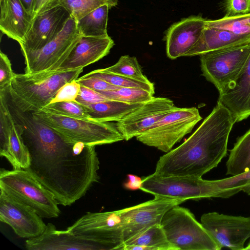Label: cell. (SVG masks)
Here are the masks:
<instances>
[{
  "label": "cell",
  "instance_id": "cell-14",
  "mask_svg": "<svg viewBox=\"0 0 250 250\" xmlns=\"http://www.w3.org/2000/svg\"><path fill=\"white\" fill-rule=\"evenodd\" d=\"M184 202L169 197L154 196L152 200L120 209L124 242L151 226L160 224L169 209Z\"/></svg>",
  "mask_w": 250,
  "mask_h": 250
},
{
  "label": "cell",
  "instance_id": "cell-15",
  "mask_svg": "<svg viewBox=\"0 0 250 250\" xmlns=\"http://www.w3.org/2000/svg\"><path fill=\"white\" fill-rule=\"evenodd\" d=\"M42 218L30 206L0 190V220L18 236L30 239L41 235L46 228Z\"/></svg>",
  "mask_w": 250,
  "mask_h": 250
},
{
  "label": "cell",
  "instance_id": "cell-43",
  "mask_svg": "<svg viewBox=\"0 0 250 250\" xmlns=\"http://www.w3.org/2000/svg\"><path fill=\"white\" fill-rule=\"evenodd\" d=\"M54 0H36L33 18Z\"/></svg>",
  "mask_w": 250,
  "mask_h": 250
},
{
  "label": "cell",
  "instance_id": "cell-24",
  "mask_svg": "<svg viewBox=\"0 0 250 250\" xmlns=\"http://www.w3.org/2000/svg\"><path fill=\"white\" fill-rule=\"evenodd\" d=\"M143 104L144 103L131 104L107 100L83 106L90 120L109 122L122 120Z\"/></svg>",
  "mask_w": 250,
  "mask_h": 250
},
{
  "label": "cell",
  "instance_id": "cell-12",
  "mask_svg": "<svg viewBox=\"0 0 250 250\" xmlns=\"http://www.w3.org/2000/svg\"><path fill=\"white\" fill-rule=\"evenodd\" d=\"M71 17L69 13L54 0L32 19L30 28L20 44L23 53L37 51L53 40Z\"/></svg>",
  "mask_w": 250,
  "mask_h": 250
},
{
  "label": "cell",
  "instance_id": "cell-38",
  "mask_svg": "<svg viewBox=\"0 0 250 250\" xmlns=\"http://www.w3.org/2000/svg\"><path fill=\"white\" fill-rule=\"evenodd\" d=\"M223 4L226 16L250 13V0H224Z\"/></svg>",
  "mask_w": 250,
  "mask_h": 250
},
{
  "label": "cell",
  "instance_id": "cell-36",
  "mask_svg": "<svg viewBox=\"0 0 250 250\" xmlns=\"http://www.w3.org/2000/svg\"><path fill=\"white\" fill-rule=\"evenodd\" d=\"M80 89L81 84L76 80L68 82L58 90L50 103L75 101Z\"/></svg>",
  "mask_w": 250,
  "mask_h": 250
},
{
  "label": "cell",
  "instance_id": "cell-4",
  "mask_svg": "<svg viewBox=\"0 0 250 250\" xmlns=\"http://www.w3.org/2000/svg\"><path fill=\"white\" fill-rule=\"evenodd\" d=\"M33 113L40 121L69 141L96 146L124 140L116 124L72 118L43 110Z\"/></svg>",
  "mask_w": 250,
  "mask_h": 250
},
{
  "label": "cell",
  "instance_id": "cell-6",
  "mask_svg": "<svg viewBox=\"0 0 250 250\" xmlns=\"http://www.w3.org/2000/svg\"><path fill=\"white\" fill-rule=\"evenodd\" d=\"M168 241L177 250H220L221 248L187 208L176 206L160 223Z\"/></svg>",
  "mask_w": 250,
  "mask_h": 250
},
{
  "label": "cell",
  "instance_id": "cell-33",
  "mask_svg": "<svg viewBox=\"0 0 250 250\" xmlns=\"http://www.w3.org/2000/svg\"><path fill=\"white\" fill-rule=\"evenodd\" d=\"M103 69L145 82H150L143 73L142 67L135 57L122 56L115 64Z\"/></svg>",
  "mask_w": 250,
  "mask_h": 250
},
{
  "label": "cell",
  "instance_id": "cell-1",
  "mask_svg": "<svg viewBox=\"0 0 250 250\" xmlns=\"http://www.w3.org/2000/svg\"><path fill=\"white\" fill-rule=\"evenodd\" d=\"M30 164L26 169L51 192L59 204L71 206L99 180L94 146L65 140L34 117L22 124Z\"/></svg>",
  "mask_w": 250,
  "mask_h": 250
},
{
  "label": "cell",
  "instance_id": "cell-26",
  "mask_svg": "<svg viewBox=\"0 0 250 250\" xmlns=\"http://www.w3.org/2000/svg\"><path fill=\"white\" fill-rule=\"evenodd\" d=\"M108 5L100 6L77 21L78 30L82 36L104 37L107 32Z\"/></svg>",
  "mask_w": 250,
  "mask_h": 250
},
{
  "label": "cell",
  "instance_id": "cell-28",
  "mask_svg": "<svg viewBox=\"0 0 250 250\" xmlns=\"http://www.w3.org/2000/svg\"><path fill=\"white\" fill-rule=\"evenodd\" d=\"M205 25L228 31L238 35H250V13L211 20H207Z\"/></svg>",
  "mask_w": 250,
  "mask_h": 250
},
{
  "label": "cell",
  "instance_id": "cell-34",
  "mask_svg": "<svg viewBox=\"0 0 250 250\" xmlns=\"http://www.w3.org/2000/svg\"><path fill=\"white\" fill-rule=\"evenodd\" d=\"M41 110L56 115L90 120L84 107L75 101L50 103Z\"/></svg>",
  "mask_w": 250,
  "mask_h": 250
},
{
  "label": "cell",
  "instance_id": "cell-44",
  "mask_svg": "<svg viewBox=\"0 0 250 250\" xmlns=\"http://www.w3.org/2000/svg\"><path fill=\"white\" fill-rule=\"evenodd\" d=\"M245 250H250V241L247 246L244 248Z\"/></svg>",
  "mask_w": 250,
  "mask_h": 250
},
{
  "label": "cell",
  "instance_id": "cell-23",
  "mask_svg": "<svg viewBox=\"0 0 250 250\" xmlns=\"http://www.w3.org/2000/svg\"><path fill=\"white\" fill-rule=\"evenodd\" d=\"M121 250H177L160 224L151 226L125 240Z\"/></svg>",
  "mask_w": 250,
  "mask_h": 250
},
{
  "label": "cell",
  "instance_id": "cell-32",
  "mask_svg": "<svg viewBox=\"0 0 250 250\" xmlns=\"http://www.w3.org/2000/svg\"><path fill=\"white\" fill-rule=\"evenodd\" d=\"M99 93L108 99L131 104L144 103L154 95L148 90L136 87H121Z\"/></svg>",
  "mask_w": 250,
  "mask_h": 250
},
{
  "label": "cell",
  "instance_id": "cell-37",
  "mask_svg": "<svg viewBox=\"0 0 250 250\" xmlns=\"http://www.w3.org/2000/svg\"><path fill=\"white\" fill-rule=\"evenodd\" d=\"M76 80L81 85L98 92L112 90L121 88L113 85L99 78L88 76L86 74L78 78Z\"/></svg>",
  "mask_w": 250,
  "mask_h": 250
},
{
  "label": "cell",
  "instance_id": "cell-27",
  "mask_svg": "<svg viewBox=\"0 0 250 250\" xmlns=\"http://www.w3.org/2000/svg\"><path fill=\"white\" fill-rule=\"evenodd\" d=\"M9 163L13 169H27L30 164V154L24 143L22 129L12 118L9 136Z\"/></svg>",
  "mask_w": 250,
  "mask_h": 250
},
{
  "label": "cell",
  "instance_id": "cell-19",
  "mask_svg": "<svg viewBox=\"0 0 250 250\" xmlns=\"http://www.w3.org/2000/svg\"><path fill=\"white\" fill-rule=\"evenodd\" d=\"M217 102L228 109L235 122L250 116V53L237 78L219 92Z\"/></svg>",
  "mask_w": 250,
  "mask_h": 250
},
{
  "label": "cell",
  "instance_id": "cell-41",
  "mask_svg": "<svg viewBox=\"0 0 250 250\" xmlns=\"http://www.w3.org/2000/svg\"><path fill=\"white\" fill-rule=\"evenodd\" d=\"M128 181L124 185V187L129 190H136L140 189L142 184V179L137 175L128 174L127 175Z\"/></svg>",
  "mask_w": 250,
  "mask_h": 250
},
{
  "label": "cell",
  "instance_id": "cell-3",
  "mask_svg": "<svg viewBox=\"0 0 250 250\" xmlns=\"http://www.w3.org/2000/svg\"><path fill=\"white\" fill-rule=\"evenodd\" d=\"M83 68L15 74L5 92L19 109L35 113L49 104L65 83L77 80Z\"/></svg>",
  "mask_w": 250,
  "mask_h": 250
},
{
  "label": "cell",
  "instance_id": "cell-42",
  "mask_svg": "<svg viewBox=\"0 0 250 250\" xmlns=\"http://www.w3.org/2000/svg\"><path fill=\"white\" fill-rule=\"evenodd\" d=\"M21 1L26 12L33 18L36 0H21Z\"/></svg>",
  "mask_w": 250,
  "mask_h": 250
},
{
  "label": "cell",
  "instance_id": "cell-13",
  "mask_svg": "<svg viewBox=\"0 0 250 250\" xmlns=\"http://www.w3.org/2000/svg\"><path fill=\"white\" fill-rule=\"evenodd\" d=\"M201 223L221 249L244 250L250 238V217L211 212L201 216Z\"/></svg>",
  "mask_w": 250,
  "mask_h": 250
},
{
  "label": "cell",
  "instance_id": "cell-21",
  "mask_svg": "<svg viewBox=\"0 0 250 250\" xmlns=\"http://www.w3.org/2000/svg\"><path fill=\"white\" fill-rule=\"evenodd\" d=\"M0 30L21 44L31 25L32 17L21 0H0Z\"/></svg>",
  "mask_w": 250,
  "mask_h": 250
},
{
  "label": "cell",
  "instance_id": "cell-30",
  "mask_svg": "<svg viewBox=\"0 0 250 250\" xmlns=\"http://www.w3.org/2000/svg\"><path fill=\"white\" fill-rule=\"evenodd\" d=\"M12 117L4 90H0V155L10 160L9 136Z\"/></svg>",
  "mask_w": 250,
  "mask_h": 250
},
{
  "label": "cell",
  "instance_id": "cell-29",
  "mask_svg": "<svg viewBox=\"0 0 250 250\" xmlns=\"http://www.w3.org/2000/svg\"><path fill=\"white\" fill-rule=\"evenodd\" d=\"M77 21L95 9L103 5L110 8L116 6L118 0H57Z\"/></svg>",
  "mask_w": 250,
  "mask_h": 250
},
{
  "label": "cell",
  "instance_id": "cell-11",
  "mask_svg": "<svg viewBox=\"0 0 250 250\" xmlns=\"http://www.w3.org/2000/svg\"><path fill=\"white\" fill-rule=\"evenodd\" d=\"M66 230L78 236L103 242L111 250H121L124 243L121 210L88 212Z\"/></svg>",
  "mask_w": 250,
  "mask_h": 250
},
{
  "label": "cell",
  "instance_id": "cell-22",
  "mask_svg": "<svg viewBox=\"0 0 250 250\" xmlns=\"http://www.w3.org/2000/svg\"><path fill=\"white\" fill-rule=\"evenodd\" d=\"M250 42V35H238L227 30L205 25L200 39L185 57L200 55Z\"/></svg>",
  "mask_w": 250,
  "mask_h": 250
},
{
  "label": "cell",
  "instance_id": "cell-31",
  "mask_svg": "<svg viewBox=\"0 0 250 250\" xmlns=\"http://www.w3.org/2000/svg\"><path fill=\"white\" fill-rule=\"evenodd\" d=\"M99 78L106 82L118 87L140 88L149 91L153 94L155 93L154 84L151 82H145L140 80L129 78L104 71L103 69L95 70L86 74Z\"/></svg>",
  "mask_w": 250,
  "mask_h": 250
},
{
  "label": "cell",
  "instance_id": "cell-16",
  "mask_svg": "<svg viewBox=\"0 0 250 250\" xmlns=\"http://www.w3.org/2000/svg\"><path fill=\"white\" fill-rule=\"evenodd\" d=\"M177 107L167 98L153 97L122 120L116 127L124 138L129 140L149 130L158 121Z\"/></svg>",
  "mask_w": 250,
  "mask_h": 250
},
{
  "label": "cell",
  "instance_id": "cell-9",
  "mask_svg": "<svg viewBox=\"0 0 250 250\" xmlns=\"http://www.w3.org/2000/svg\"><path fill=\"white\" fill-rule=\"evenodd\" d=\"M250 53V42L202 54V75L220 92L237 78Z\"/></svg>",
  "mask_w": 250,
  "mask_h": 250
},
{
  "label": "cell",
  "instance_id": "cell-40",
  "mask_svg": "<svg viewBox=\"0 0 250 250\" xmlns=\"http://www.w3.org/2000/svg\"><path fill=\"white\" fill-rule=\"evenodd\" d=\"M108 99L99 92L81 85L80 91L75 100V101L83 105L104 101Z\"/></svg>",
  "mask_w": 250,
  "mask_h": 250
},
{
  "label": "cell",
  "instance_id": "cell-20",
  "mask_svg": "<svg viewBox=\"0 0 250 250\" xmlns=\"http://www.w3.org/2000/svg\"><path fill=\"white\" fill-rule=\"evenodd\" d=\"M114 45L113 40L109 36L104 37L82 36L58 70L83 68L108 55Z\"/></svg>",
  "mask_w": 250,
  "mask_h": 250
},
{
  "label": "cell",
  "instance_id": "cell-7",
  "mask_svg": "<svg viewBox=\"0 0 250 250\" xmlns=\"http://www.w3.org/2000/svg\"><path fill=\"white\" fill-rule=\"evenodd\" d=\"M140 189L154 196L169 197L184 201L231 196L229 191L215 188L211 180L186 176L165 177L154 173L142 179Z\"/></svg>",
  "mask_w": 250,
  "mask_h": 250
},
{
  "label": "cell",
  "instance_id": "cell-5",
  "mask_svg": "<svg viewBox=\"0 0 250 250\" xmlns=\"http://www.w3.org/2000/svg\"><path fill=\"white\" fill-rule=\"evenodd\" d=\"M0 189L30 206L42 218H57L61 213L53 194L26 169L1 168Z\"/></svg>",
  "mask_w": 250,
  "mask_h": 250
},
{
  "label": "cell",
  "instance_id": "cell-39",
  "mask_svg": "<svg viewBox=\"0 0 250 250\" xmlns=\"http://www.w3.org/2000/svg\"><path fill=\"white\" fill-rule=\"evenodd\" d=\"M14 73L12 64L7 56L0 53V90L7 88L11 84Z\"/></svg>",
  "mask_w": 250,
  "mask_h": 250
},
{
  "label": "cell",
  "instance_id": "cell-18",
  "mask_svg": "<svg viewBox=\"0 0 250 250\" xmlns=\"http://www.w3.org/2000/svg\"><path fill=\"white\" fill-rule=\"evenodd\" d=\"M206 21L200 15L191 16L172 24L166 35L167 56L172 60L185 56L200 39Z\"/></svg>",
  "mask_w": 250,
  "mask_h": 250
},
{
  "label": "cell",
  "instance_id": "cell-10",
  "mask_svg": "<svg viewBox=\"0 0 250 250\" xmlns=\"http://www.w3.org/2000/svg\"><path fill=\"white\" fill-rule=\"evenodd\" d=\"M77 21L71 17L61 32L42 48L23 53L25 73L58 70L81 37Z\"/></svg>",
  "mask_w": 250,
  "mask_h": 250
},
{
  "label": "cell",
  "instance_id": "cell-17",
  "mask_svg": "<svg viewBox=\"0 0 250 250\" xmlns=\"http://www.w3.org/2000/svg\"><path fill=\"white\" fill-rule=\"evenodd\" d=\"M25 248L28 250H111L103 242L78 236L67 230H57L50 223L41 235L27 239Z\"/></svg>",
  "mask_w": 250,
  "mask_h": 250
},
{
  "label": "cell",
  "instance_id": "cell-25",
  "mask_svg": "<svg viewBox=\"0 0 250 250\" xmlns=\"http://www.w3.org/2000/svg\"><path fill=\"white\" fill-rule=\"evenodd\" d=\"M226 174L236 175L250 170V129L237 139L226 162Z\"/></svg>",
  "mask_w": 250,
  "mask_h": 250
},
{
  "label": "cell",
  "instance_id": "cell-8",
  "mask_svg": "<svg viewBox=\"0 0 250 250\" xmlns=\"http://www.w3.org/2000/svg\"><path fill=\"white\" fill-rule=\"evenodd\" d=\"M202 119L195 107H177L158 121L149 130L137 136L144 145L167 152L184 137L191 132Z\"/></svg>",
  "mask_w": 250,
  "mask_h": 250
},
{
  "label": "cell",
  "instance_id": "cell-2",
  "mask_svg": "<svg viewBox=\"0 0 250 250\" xmlns=\"http://www.w3.org/2000/svg\"><path fill=\"white\" fill-rule=\"evenodd\" d=\"M235 123L228 109L217 102L189 137L160 157L154 173L202 178L226 156L229 135Z\"/></svg>",
  "mask_w": 250,
  "mask_h": 250
},
{
  "label": "cell",
  "instance_id": "cell-35",
  "mask_svg": "<svg viewBox=\"0 0 250 250\" xmlns=\"http://www.w3.org/2000/svg\"><path fill=\"white\" fill-rule=\"evenodd\" d=\"M211 182L217 189L228 190L232 196L241 191L250 195V170L228 178L211 180Z\"/></svg>",
  "mask_w": 250,
  "mask_h": 250
}]
</instances>
